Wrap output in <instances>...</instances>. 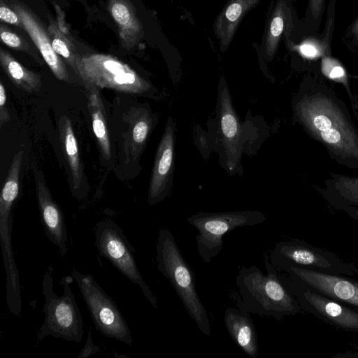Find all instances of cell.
Here are the masks:
<instances>
[{
  "label": "cell",
  "instance_id": "6da1fadb",
  "mask_svg": "<svg viewBox=\"0 0 358 358\" xmlns=\"http://www.w3.org/2000/svg\"><path fill=\"white\" fill-rule=\"evenodd\" d=\"M296 120L330 157L345 166L358 169V129L345 104L326 85L299 90L293 103Z\"/></svg>",
  "mask_w": 358,
  "mask_h": 358
},
{
  "label": "cell",
  "instance_id": "7a4b0ae2",
  "mask_svg": "<svg viewBox=\"0 0 358 358\" xmlns=\"http://www.w3.org/2000/svg\"><path fill=\"white\" fill-rule=\"evenodd\" d=\"M264 261L266 273L255 265L243 266L238 272V306L250 313L277 320L299 313L302 308L300 303L281 280L265 253Z\"/></svg>",
  "mask_w": 358,
  "mask_h": 358
},
{
  "label": "cell",
  "instance_id": "3957f363",
  "mask_svg": "<svg viewBox=\"0 0 358 358\" xmlns=\"http://www.w3.org/2000/svg\"><path fill=\"white\" fill-rule=\"evenodd\" d=\"M156 261L158 271L174 288L199 330L210 336V319L196 292L194 273L182 256L173 234L166 228L160 229L158 233Z\"/></svg>",
  "mask_w": 358,
  "mask_h": 358
},
{
  "label": "cell",
  "instance_id": "277c9868",
  "mask_svg": "<svg viewBox=\"0 0 358 358\" xmlns=\"http://www.w3.org/2000/svg\"><path fill=\"white\" fill-rule=\"evenodd\" d=\"M73 279L72 275L61 279L63 294L59 296L54 292L52 266L50 265L45 272L42 281L45 318L38 329V342L49 336L78 343L82 341L83 322L70 287Z\"/></svg>",
  "mask_w": 358,
  "mask_h": 358
},
{
  "label": "cell",
  "instance_id": "5b68a950",
  "mask_svg": "<svg viewBox=\"0 0 358 358\" xmlns=\"http://www.w3.org/2000/svg\"><path fill=\"white\" fill-rule=\"evenodd\" d=\"M86 86L108 88L122 93L143 94L152 85L129 66L107 54L79 56L74 69Z\"/></svg>",
  "mask_w": 358,
  "mask_h": 358
},
{
  "label": "cell",
  "instance_id": "8992f818",
  "mask_svg": "<svg viewBox=\"0 0 358 358\" xmlns=\"http://www.w3.org/2000/svg\"><path fill=\"white\" fill-rule=\"evenodd\" d=\"M276 270L295 266L324 273L358 278V268L336 254L313 245L303 240L278 242L269 256Z\"/></svg>",
  "mask_w": 358,
  "mask_h": 358
},
{
  "label": "cell",
  "instance_id": "52a82bcc",
  "mask_svg": "<svg viewBox=\"0 0 358 358\" xmlns=\"http://www.w3.org/2000/svg\"><path fill=\"white\" fill-rule=\"evenodd\" d=\"M267 219L259 210L226 212H198L187 220L198 231L196 236L199 257L205 263H210L221 252L223 236L238 227L262 224Z\"/></svg>",
  "mask_w": 358,
  "mask_h": 358
},
{
  "label": "cell",
  "instance_id": "ba28073f",
  "mask_svg": "<svg viewBox=\"0 0 358 358\" xmlns=\"http://www.w3.org/2000/svg\"><path fill=\"white\" fill-rule=\"evenodd\" d=\"M71 275L85 301L96 329L106 338L131 345L130 329L115 301L90 274L74 269Z\"/></svg>",
  "mask_w": 358,
  "mask_h": 358
},
{
  "label": "cell",
  "instance_id": "9c48e42d",
  "mask_svg": "<svg viewBox=\"0 0 358 358\" xmlns=\"http://www.w3.org/2000/svg\"><path fill=\"white\" fill-rule=\"evenodd\" d=\"M94 235L99 255L109 260L131 282L137 285L150 303L157 308L156 296L141 276L136 262L135 250L123 229L113 220H107L97 223Z\"/></svg>",
  "mask_w": 358,
  "mask_h": 358
},
{
  "label": "cell",
  "instance_id": "30bf717a",
  "mask_svg": "<svg viewBox=\"0 0 358 358\" xmlns=\"http://www.w3.org/2000/svg\"><path fill=\"white\" fill-rule=\"evenodd\" d=\"M301 307L338 329L358 334V310L321 294L289 278L286 283Z\"/></svg>",
  "mask_w": 358,
  "mask_h": 358
},
{
  "label": "cell",
  "instance_id": "8fae6325",
  "mask_svg": "<svg viewBox=\"0 0 358 358\" xmlns=\"http://www.w3.org/2000/svg\"><path fill=\"white\" fill-rule=\"evenodd\" d=\"M217 112L218 142L221 146V154H223L220 159L224 160L225 169L231 174L238 173V169L241 167L243 131L233 106L229 91L224 83L219 86Z\"/></svg>",
  "mask_w": 358,
  "mask_h": 358
},
{
  "label": "cell",
  "instance_id": "7c38bea8",
  "mask_svg": "<svg viewBox=\"0 0 358 358\" xmlns=\"http://www.w3.org/2000/svg\"><path fill=\"white\" fill-rule=\"evenodd\" d=\"M176 122L169 117L155 157L148 194V203L155 205L164 200L173 187L175 166Z\"/></svg>",
  "mask_w": 358,
  "mask_h": 358
},
{
  "label": "cell",
  "instance_id": "4fadbf2b",
  "mask_svg": "<svg viewBox=\"0 0 358 358\" xmlns=\"http://www.w3.org/2000/svg\"><path fill=\"white\" fill-rule=\"evenodd\" d=\"M282 271L315 292L358 310V281L353 278L295 266Z\"/></svg>",
  "mask_w": 358,
  "mask_h": 358
},
{
  "label": "cell",
  "instance_id": "5bb4252c",
  "mask_svg": "<svg viewBox=\"0 0 358 358\" xmlns=\"http://www.w3.org/2000/svg\"><path fill=\"white\" fill-rule=\"evenodd\" d=\"M8 3L19 15L22 28L34 43L55 78L68 82V70L62 57L53 50L48 28L41 20L25 3L17 0H8Z\"/></svg>",
  "mask_w": 358,
  "mask_h": 358
},
{
  "label": "cell",
  "instance_id": "9a60e30c",
  "mask_svg": "<svg viewBox=\"0 0 358 358\" xmlns=\"http://www.w3.org/2000/svg\"><path fill=\"white\" fill-rule=\"evenodd\" d=\"M36 197L44 233L63 257L69 250V238L63 213L53 200L41 171L35 173Z\"/></svg>",
  "mask_w": 358,
  "mask_h": 358
},
{
  "label": "cell",
  "instance_id": "2e32d148",
  "mask_svg": "<svg viewBox=\"0 0 358 358\" xmlns=\"http://www.w3.org/2000/svg\"><path fill=\"white\" fill-rule=\"evenodd\" d=\"M225 327L236 344L251 358H257L259 345L256 328L250 313L238 306L228 307L224 315Z\"/></svg>",
  "mask_w": 358,
  "mask_h": 358
},
{
  "label": "cell",
  "instance_id": "e0dca14e",
  "mask_svg": "<svg viewBox=\"0 0 358 358\" xmlns=\"http://www.w3.org/2000/svg\"><path fill=\"white\" fill-rule=\"evenodd\" d=\"M325 187L320 188V194L336 208L345 211L351 217L358 220V178L335 173L324 182Z\"/></svg>",
  "mask_w": 358,
  "mask_h": 358
},
{
  "label": "cell",
  "instance_id": "ac0fdd59",
  "mask_svg": "<svg viewBox=\"0 0 358 358\" xmlns=\"http://www.w3.org/2000/svg\"><path fill=\"white\" fill-rule=\"evenodd\" d=\"M108 10L117 26L122 48L131 50L143 36L141 22L130 0H108Z\"/></svg>",
  "mask_w": 358,
  "mask_h": 358
},
{
  "label": "cell",
  "instance_id": "d6986e66",
  "mask_svg": "<svg viewBox=\"0 0 358 358\" xmlns=\"http://www.w3.org/2000/svg\"><path fill=\"white\" fill-rule=\"evenodd\" d=\"M154 126V116L145 108H134L129 115V128L124 135L127 162L136 160L143 153Z\"/></svg>",
  "mask_w": 358,
  "mask_h": 358
},
{
  "label": "cell",
  "instance_id": "ffe728a7",
  "mask_svg": "<svg viewBox=\"0 0 358 358\" xmlns=\"http://www.w3.org/2000/svg\"><path fill=\"white\" fill-rule=\"evenodd\" d=\"M0 64L7 76L18 88L27 92L41 90V75L25 68L3 48H0Z\"/></svg>",
  "mask_w": 358,
  "mask_h": 358
},
{
  "label": "cell",
  "instance_id": "44dd1931",
  "mask_svg": "<svg viewBox=\"0 0 358 358\" xmlns=\"http://www.w3.org/2000/svg\"><path fill=\"white\" fill-rule=\"evenodd\" d=\"M89 90L88 109L91 115L94 134L99 143L101 154L106 159L110 158V143L107 129L104 106L99 88L87 86Z\"/></svg>",
  "mask_w": 358,
  "mask_h": 358
},
{
  "label": "cell",
  "instance_id": "7402d4cb",
  "mask_svg": "<svg viewBox=\"0 0 358 358\" xmlns=\"http://www.w3.org/2000/svg\"><path fill=\"white\" fill-rule=\"evenodd\" d=\"M58 124L59 139L71 170L73 187L77 189L83 180V167L77 141L71 122L68 117H61Z\"/></svg>",
  "mask_w": 358,
  "mask_h": 358
},
{
  "label": "cell",
  "instance_id": "603a6c76",
  "mask_svg": "<svg viewBox=\"0 0 358 358\" xmlns=\"http://www.w3.org/2000/svg\"><path fill=\"white\" fill-rule=\"evenodd\" d=\"M48 20L49 24L47 28L53 50L74 70L79 55L73 43L52 18L48 17Z\"/></svg>",
  "mask_w": 358,
  "mask_h": 358
},
{
  "label": "cell",
  "instance_id": "cb8c5ba5",
  "mask_svg": "<svg viewBox=\"0 0 358 358\" xmlns=\"http://www.w3.org/2000/svg\"><path fill=\"white\" fill-rule=\"evenodd\" d=\"M0 38L1 41L7 46L33 55L26 41L3 23L0 25Z\"/></svg>",
  "mask_w": 358,
  "mask_h": 358
},
{
  "label": "cell",
  "instance_id": "d4e9b609",
  "mask_svg": "<svg viewBox=\"0 0 358 358\" xmlns=\"http://www.w3.org/2000/svg\"><path fill=\"white\" fill-rule=\"evenodd\" d=\"M336 0H329L327 6V17L324 28V37L322 40L326 56H328L331 50V41L334 28L335 7Z\"/></svg>",
  "mask_w": 358,
  "mask_h": 358
},
{
  "label": "cell",
  "instance_id": "484cf974",
  "mask_svg": "<svg viewBox=\"0 0 358 358\" xmlns=\"http://www.w3.org/2000/svg\"><path fill=\"white\" fill-rule=\"evenodd\" d=\"M284 13L280 7L278 14L273 18L269 31L268 46L271 52L274 51L284 28Z\"/></svg>",
  "mask_w": 358,
  "mask_h": 358
},
{
  "label": "cell",
  "instance_id": "4316f807",
  "mask_svg": "<svg viewBox=\"0 0 358 358\" xmlns=\"http://www.w3.org/2000/svg\"><path fill=\"white\" fill-rule=\"evenodd\" d=\"M0 19L2 22L22 28V22L19 15L13 8L8 6L3 0L0 1Z\"/></svg>",
  "mask_w": 358,
  "mask_h": 358
},
{
  "label": "cell",
  "instance_id": "83f0119b",
  "mask_svg": "<svg viewBox=\"0 0 358 358\" xmlns=\"http://www.w3.org/2000/svg\"><path fill=\"white\" fill-rule=\"evenodd\" d=\"M327 0H309L308 10L314 20H320L322 18Z\"/></svg>",
  "mask_w": 358,
  "mask_h": 358
},
{
  "label": "cell",
  "instance_id": "f1b7e54d",
  "mask_svg": "<svg viewBox=\"0 0 358 358\" xmlns=\"http://www.w3.org/2000/svg\"><path fill=\"white\" fill-rule=\"evenodd\" d=\"M2 82L0 83V125L9 121L10 115L6 108V93Z\"/></svg>",
  "mask_w": 358,
  "mask_h": 358
},
{
  "label": "cell",
  "instance_id": "f546056e",
  "mask_svg": "<svg viewBox=\"0 0 358 358\" xmlns=\"http://www.w3.org/2000/svg\"><path fill=\"white\" fill-rule=\"evenodd\" d=\"M99 351V346L93 343L91 331H88L86 343L80 352L77 358H86Z\"/></svg>",
  "mask_w": 358,
  "mask_h": 358
},
{
  "label": "cell",
  "instance_id": "4dcf8cb0",
  "mask_svg": "<svg viewBox=\"0 0 358 358\" xmlns=\"http://www.w3.org/2000/svg\"><path fill=\"white\" fill-rule=\"evenodd\" d=\"M345 38L358 52V17L347 29Z\"/></svg>",
  "mask_w": 358,
  "mask_h": 358
},
{
  "label": "cell",
  "instance_id": "1f68e13d",
  "mask_svg": "<svg viewBox=\"0 0 358 358\" xmlns=\"http://www.w3.org/2000/svg\"><path fill=\"white\" fill-rule=\"evenodd\" d=\"M331 68L329 69V77L332 79L341 78L345 76V72L343 68L338 64L336 62L331 58Z\"/></svg>",
  "mask_w": 358,
  "mask_h": 358
},
{
  "label": "cell",
  "instance_id": "d6a6232c",
  "mask_svg": "<svg viewBox=\"0 0 358 358\" xmlns=\"http://www.w3.org/2000/svg\"><path fill=\"white\" fill-rule=\"evenodd\" d=\"M355 106L357 110V113H358V97L357 98H355Z\"/></svg>",
  "mask_w": 358,
  "mask_h": 358
},
{
  "label": "cell",
  "instance_id": "836d02e7",
  "mask_svg": "<svg viewBox=\"0 0 358 358\" xmlns=\"http://www.w3.org/2000/svg\"><path fill=\"white\" fill-rule=\"evenodd\" d=\"M357 353H358V352H357Z\"/></svg>",
  "mask_w": 358,
  "mask_h": 358
}]
</instances>
